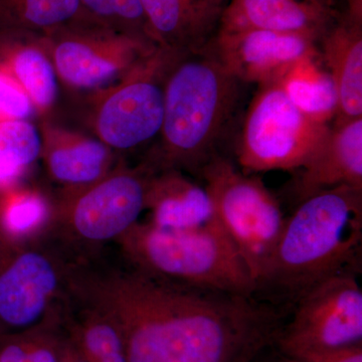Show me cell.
I'll return each mask as SVG.
<instances>
[{
	"mask_svg": "<svg viewBox=\"0 0 362 362\" xmlns=\"http://www.w3.org/2000/svg\"><path fill=\"white\" fill-rule=\"evenodd\" d=\"M69 277L71 294L124 332L128 362H252L288 317L257 296L175 284L132 265H86Z\"/></svg>",
	"mask_w": 362,
	"mask_h": 362,
	"instance_id": "1",
	"label": "cell"
},
{
	"mask_svg": "<svg viewBox=\"0 0 362 362\" xmlns=\"http://www.w3.org/2000/svg\"><path fill=\"white\" fill-rule=\"evenodd\" d=\"M249 86L226 70L211 44L175 54L164 82L160 142L147 162L156 171L176 169L199 178L214 157L232 156Z\"/></svg>",
	"mask_w": 362,
	"mask_h": 362,
	"instance_id": "2",
	"label": "cell"
},
{
	"mask_svg": "<svg viewBox=\"0 0 362 362\" xmlns=\"http://www.w3.org/2000/svg\"><path fill=\"white\" fill-rule=\"evenodd\" d=\"M361 250L362 188L340 185L317 192L286 218L256 296L288 310L326 279L361 273Z\"/></svg>",
	"mask_w": 362,
	"mask_h": 362,
	"instance_id": "3",
	"label": "cell"
},
{
	"mask_svg": "<svg viewBox=\"0 0 362 362\" xmlns=\"http://www.w3.org/2000/svg\"><path fill=\"white\" fill-rule=\"evenodd\" d=\"M131 265L175 284L256 296V283L221 228L173 230L136 223L123 237Z\"/></svg>",
	"mask_w": 362,
	"mask_h": 362,
	"instance_id": "4",
	"label": "cell"
},
{
	"mask_svg": "<svg viewBox=\"0 0 362 362\" xmlns=\"http://www.w3.org/2000/svg\"><path fill=\"white\" fill-rule=\"evenodd\" d=\"M199 180L213 201L216 218L257 284L280 239L282 206L258 176L244 173L232 156L214 157Z\"/></svg>",
	"mask_w": 362,
	"mask_h": 362,
	"instance_id": "5",
	"label": "cell"
},
{
	"mask_svg": "<svg viewBox=\"0 0 362 362\" xmlns=\"http://www.w3.org/2000/svg\"><path fill=\"white\" fill-rule=\"evenodd\" d=\"M330 126L302 113L279 82L259 86L245 112L233 156L250 175L295 173L321 148Z\"/></svg>",
	"mask_w": 362,
	"mask_h": 362,
	"instance_id": "6",
	"label": "cell"
},
{
	"mask_svg": "<svg viewBox=\"0 0 362 362\" xmlns=\"http://www.w3.org/2000/svg\"><path fill=\"white\" fill-rule=\"evenodd\" d=\"M356 273L319 283L293 305L276 338V349L303 362H315L362 346V290Z\"/></svg>",
	"mask_w": 362,
	"mask_h": 362,
	"instance_id": "7",
	"label": "cell"
},
{
	"mask_svg": "<svg viewBox=\"0 0 362 362\" xmlns=\"http://www.w3.org/2000/svg\"><path fill=\"white\" fill-rule=\"evenodd\" d=\"M45 40L57 75L80 89L101 88L120 80L157 49L149 40L95 21L62 26L45 35Z\"/></svg>",
	"mask_w": 362,
	"mask_h": 362,
	"instance_id": "8",
	"label": "cell"
},
{
	"mask_svg": "<svg viewBox=\"0 0 362 362\" xmlns=\"http://www.w3.org/2000/svg\"><path fill=\"white\" fill-rule=\"evenodd\" d=\"M175 54L157 47L98 105L95 128L109 148H137L158 137L164 115V82Z\"/></svg>",
	"mask_w": 362,
	"mask_h": 362,
	"instance_id": "9",
	"label": "cell"
},
{
	"mask_svg": "<svg viewBox=\"0 0 362 362\" xmlns=\"http://www.w3.org/2000/svg\"><path fill=\"white\" fill-rule=\"evenodd\" d=\"M156 173L145 162L92 183L71 207L73 230L88 242L120 239L146 209L150 180Z\"/></svg>",
	"mask_w": 362,
	"mask_h": 362,
	"instance_id": "10",
	"label": "cell"
},
{
	"mask_svg": "<svg viewBox=\"0 0 362 362\" xmlns=\"http://www.w3.org/2000/svg\"><path fill=\"white\" fill-rule=\"evenodd\" d=\"M211 45L226 70L259 87L279 82L298 61L319 52L307 37L259 28H220Z\"/></svg>",
	"mask_w": 362,
	"mask_h": 362,
	"instance_id": "11",
	"label": "cell"
},
{
	"mask_svg": "<svg viewBox=\"0 0 362 362\" xmlns=\"http://www.w3.org/2000/svg\"><path fill=\"white\" fill-rule=\"evenodd\" d=\"M59 267L39 251H25L0 268V322L13 328L42 318L62 286Z\"/></svg>",
	"mask_w": 362,
	"mask_h": 362,
	"instance_id": "12",
	"label": "cell"
},
{
	"mask_svg": "<svg viewBox=\"0 0 362 362\" xmlns=\"http://www.w3.org/2000/svg\"><path fill=\"white\" fill-rule=\"evenodd\" d=\"M149 39L175 54L204 51L218 35L228 0H140Z\"/></svg>",
	"mask_w": 362,
	"mask_h": 362,
	"instance_id": "13",
	"label": "cell"
},
{
	"mask_svg": "<svg viewBox=\"0 0 362 362\" xmlns=\"http://www.w3.org/2000/svg\"><path fill=\"white\" fill-rule=\"evenodd\" d=\"M342 13L335 0H228L220 28H259L318 45Z\"/></svg>",
	"mask_w": 362,
	"mask_h": 362,
	"instance_id": "14",
	"label": "cell"
},
{
	"mask_svg": "<svg viewBox=\"0 0 362 362\" xmlns=\"http://www.w3.org/2000/svg\"><path fill=\"white\" fill-rule=\"evenodd\" d=\"M340 185L362 188V117L331 124L321 148L295 173L289 194L297 204Z\"/></svg>",
	"mask_w": 362,
	"mask_h": 362,
	"instance_id": "15",
	"label": "cell"
},
{
	"mask_svg": "<svg viewBox=\"0 0 362 362\" xmlns=\"http://www.w3.org/2000/svg\"><path fill=\"white\" fill-rule=\"evenodd\" d=\"M146 209L151 211L149 223L164 230L221 228L206 187L176 169H164L152 175Z\"/></svg>",
	"mask_w": 362,
	"mask_h": 362,
	"instance_id": "16",
	"label": "cell"
},
{
	"mask_svg": "<svg viewBox=\"0 0 362 362\" xmlns=\"http://www.w3.org/2000/svg\"><path fill=\"white\" fill-rule=\"evenodd\" d=\"M324 66L337 88L338 108L333 122L362 117V25L342 13L318 42Z\"/></svg>",
	"mask_w": 362,
	"mask_h": 362,
	"instance_id": "17",
	"label": "cell"
},
{
	"mask_svg": "<svg viewBox=\"0 0 362 362\" xmlns=\"http://www.w3.org/2000/svg\"><path fill=\"white\" fill-rule=\"evenodd\" d=\"M0 69L21 86L35 108L49 109L58 96L57 71L45 35L0 37Z\"/></svg>",
	"mask_w": 362,
	"mask_h": 362,
	"instance_id": "18",
	"label": "cell"
},
{
	"mask_svg": "<svg viewBox=\"0 0 362 362\" xmlns=\"http://www.w3.org/2000/svg\"><path fill=\"white\" fill-rule=\"evenodd\" d=\"M279 84L305 115L325 125L333 123L338 108L337 88L320 52L298 61Z\"/></svg>",
	"mask_w": 362,
	"mask_h": 362,
	"instance_id": "19",
	"label": "cell"
},
{
	"mask_svg": "<svg viewBox=\"0 0 362 362\" xmlns=\"http://www.w3.org/2000/svg\"><path fill=\"white\" fill-rule=\"evenodd\" d=\"M83 21L95 20L78 0H0V37L47 35Z\"/></svg>",
	"mask_w": 362,
	"mask_h": 362,
	"instance_id": "20",
	"label": "cell"
},
{
	"mask_svg": "<svg viewBox=\"0 0 362 362\" xmlns=\"http://www.w3.org/2000/svg\"><path fill=\"white\" fill-rule=\"evenodd\" d=\"M103 142L78 139L49 150L47 164L54 177L70 185H89L101 180L110 160Z\"/></svg>",
	"mask_w": 362,
	"mask_h": 362,
	"instance_id": "21",
	"label": "cell"
},
{
	"mask_svg": "<svg viewBox=\"0 0 362 362\" xmlns=\"http://www.w3.org/2000/svg\"><path fill=\"white\" fill-rule=\"evenodd\" d=\"M42 142L37 128L26 120L0 122V185L16 180L37 160Z\"/></svg>",
	"mask_w": 362,
	"mask_h": 362,
	"instance_id": "22",
	"label": "cell"
},
{
	"mask_svg": "<svg viewBox=\"0 0 362 362\" xmlns=\"http://www.w3.org/2000/svg\"><path fill=\"white\" fill-rule=\"evenodd\" d=\"M90 18L131 37L149 40L140 0H78Z\"/></svg>",
	"mask_w": 362,
	"mask_h": 362,
	"instance_id": "23",
	"label": "cell"
},
{
	"mask_svg": "<svg viewBox=\"0 0 362 362\" xmlns=\"http://www.w3.org/2000/svg\"><path fill=\"white\" fill-rule=\"evenodd\" d=\"M78 301L87 305L94 317L84 335L85 345L90 356L98 362H128L125 341L118 325L103 312L82 300Z\"/></svg>",
	"mask_w": 362,
	"mask_h": 362,
	"instance_id": "24",
	"label": "cell"
},
{
	"mask_svg": "<svg viewBox=\"0 0 362 362\" xmlns=\"http://www.w3.org/2000/svg\"><path fill=\"white\" fill-rule=\"evenodd\" d=\"M47 213L45 202L35 195H23L14 199L4 213V223L9 233L23 235L39 226Z\"/></svg>",
	"mask_w": 362,
	"mask_h": 362,
	"instance_id": "25",
	"label": "cell"
},
{
	"mask_svg": "<svg viewBox=\"0 0 362 362\" xmlns=\"http://www.w3.org/2000/svg\"><path fill=\"white\" fill-rule=\"evenodd\" d=\"M35 106L20 85L0 69V122L26 120L33 115Z\"/></svg>",
	"mask_w": 362,
	"mask_h": 362,
	"instance_id": "26",
	"label": "cell"
},
{
	"mask_svg": "<svg viewBox=\"0 0 362 362\" xmlns=\"http://www.w3.org/2000/svg\"><path fill=\"white\" fill-rule=\"evenodd\" d=\"M252 362H303L292 357L286 356L280 350L276 349L275 345L267 347L261 354L255 357Z\"/></svg>",
	"mask_w": 362,
	"mask_h": 362,
	"instance_id": "27",
	"label": "cell"
},
{
	"mask_svg": "<svg viewBox=\"0 0 362 362\" xmlns=\"http://www.w3.org/2000/svg\"><path fill=\"white\" fill-rule=\"evenodd\" d=\"M28 356L21 345L8 344L0 351V362H26Z\"/></svg>",
	"mask_w": 362,
	"mask_h": 362,
	"instance_id": "28",
	"label": "cell"
},
{
	"mask_svg": "<svg viewBox=\"0 0 362 362\" xmlns=\"http://www.w3.org/2000/svg\"><path fill=\"white\" fill-rule=\"evenodd\" d=\"M315 362H362V346L343 350Z\"/></svg>",
	"mask_w": 362,
	"mask_h": 362,
	"instance_id": "29",
	"label": "cell"
},
{
	"mask_svg": "<svg viewBox=\"0 0 362 362\" xmlns=\"http://www.w3.org/2000/svg\"><path fill=\"white\" fill-rule=\"evenodd\" d=\"M26 362H57V359L49 350L42 349L30 352Z\"/></svg>",
	"mask_w": 362,
	"mask_h": 362,
	"instance_id": "30",
	"label": "cell"
}]
</instances>
